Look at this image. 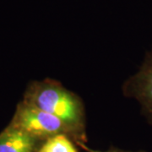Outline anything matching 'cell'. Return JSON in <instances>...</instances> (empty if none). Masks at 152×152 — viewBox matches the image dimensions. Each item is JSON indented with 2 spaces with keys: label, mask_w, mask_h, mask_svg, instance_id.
<instances>
[{
  "label": "cell",
  "mask_w": 152,
  "mask_h": 152,
  "mask_svg": "<svg viewBox=\"0 0 152 152\" xmlns=\"http://www.w3.org/2000/svg\"><path fill=\"white\" fill-rule=\"evenodd\" d=\"M124 91L139 101L144 113L152 121V53L147 54L140 70L126 81Z\"/></svg>",
  "instance_id": "3"
},
{
  "label": "cell",
  "mask_w": 152,
  "mask_h": 152,
  "mask_svg": "<svg viewBox=\"0 0 152 152\" xmlns=\"http://www.w3.org/2000/svg\"><path fill=\"white\" fill-rule=\"evenodd\" d=\"M36 152H78L73 140L66 134H58L43 141Z\"/></svg>",
  "instance_id": "5"
},
{
  "label": "cell",
  "mask_w": 152,
  "mask_h": 152,
  "mask_svg": "<svg viewBox=\"0 0 152 152\" xmlns=\"http://www.w3.org/2000/svg\"><path fill=\"white\" fill-rule=\"evenodd\" d=\"M23 102L58 118L71 140L85 146L86 119L83 102L60 82L51 79L31 82L25 92Z\"/></svg>",
  "instance_id": "1"
},
{
  "label": "cell",
  "mask_w": 152,
  "mask_h": 152,
  "mask_svg": "<svg viewBox=\"0 0 152 152\" xmlns=\"http://www.w3.org/2000/svg\"><path fill=\"white\" fill-rule=\"evenodd\" d=\"M123 152H124V151H123ZM140 152H143V151H140Z\"/></svg>",
  "instance_id": "7"
},
{
  "label": "cell",
  "mask_w": 152,
  "mask_h": 152,
  "mask_svg": "<svg viewBox=\"0 0 152 152\" xmlns=\"http://www.w3.org/2000/svg\"><path fill=\"white\" fill-rule=\"evenodd\" d=\"M90 152H123L122 151H119V150H117V149H111L107 151H90Z\"/></svg>",
  "instance_id": "6"
},
{
  "label": "cell",
  "mask_w": 152,
  "mask_h": 152,
  "mask_svg": "<svg viewBox=\"0 0 152 152\" xmlns=\"http://www.w3.org/2000/svg\"><path fill=\"white\" fill-rule=\"evenodd\" d=\"M42 143L11 124L0 133V152H36Z\"/></svg>",
  "instance_id": "4"
},
{
  "label": "cell",
  "mask_w": 152,
  "mask_h": 152,
  "mask_svg": "<svg viewBox=\"0 0 152 152\" xmlns=\"http://www.w3.org/2000/svg\"><path fill=\"white\" fill-rule=\"evenodd\" d=\"M10 124L42 142L58 134L69 136L64 125L58 118L23 101L18 104Z\"/></svg>",
  "instance_id": "2"
}]
</instances>
